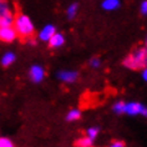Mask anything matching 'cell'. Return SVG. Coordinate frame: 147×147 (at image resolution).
Returning a JSON list of instances; mask_svg holds the SVG:
<instances>
[{
	"mask_svg": "<svg viewBox=\"0 0 147 147\" xmlns=\"http://www.w3.org/2000/svg\"><path fill=\"white\" fill-rule=\"evenodd\" d=\"M29 44H30V45H32V46H35V45H36V40L32 39V38H30V39H29Z\"/></svg>",
	"mask_w": 147,
	"mask_h": 147,
	"instance_id": "603a6c76",
	"label": "cell"
},
{
	"mask_svg": "<svg viewBox=\"0 0 147 147\" xmlns=\"http://www.w3.org/2000/svg\"><path fill=\"white\" fill-rule=\"evenodd\" d=\"M141 116H143L145 119H147V106L146 105L143 106V109H142V111H141Z\"/></svg>",
	"mask_w": 147,
	"mask_h": 147,
	"instance_id": "7402d4cb",
	"label": "cell"
},
{
	"mask_svg": "<svg viewBox=\"0 0 147 147\" xmlns=\"http://www.w3.org/2000/svg\"><path fill=\"white\" fill-rule=\"evenodd\" d=\"M98 134H100V127L98 126H91L86 130V137H89L91 141H95Z\"/></svg>",
	"mask_w": 147,
	"mask_h": 147,
	"instance_id": "9a60e30c",
	"label": "cell"
},
{
	"mask_svg": "<svg viewBox=\"0 0 147 147\" xmlns=\"http://www.w3.org/2000/svg\"><path fill=\"white\" fill-rule=\"evenodd\" d=\"M145 47L147 49V38H146V40H145Z\"/></svg>",
	"mask_w": 147,
	"mask_h": 147,
	"instance_id": "cb8c5ba5",
	"label": "cell"
},
{
	"mask_svg": "<svg viewBox=\"0 0 147 147\" xmlns=\"http://www.w3.org/2000/svg\"><path fill=\"white\" fill-rule=\"evenodd\" d=\"M107 147H126V143L121 140H116V141H112Z\"/></svg>",
	"mask_w": 147,
	"mask_h": 147,
	"instance_id": "d6986e66",
	"label": "cell"
},
{
	"mask_svg": "<svg viewBox=\"0 0 147 147\" xmlns=\"http://www.w3.org/2000/svg\"><path fill=\"white\" fill-rule=\"evenodd\" d=\"M121 1L120 0H104L101 3V8L105 11H115V10L120 9Z\"/></svg>",
	"mask_w": 147,
	"mask_h": 147,
	"instance_id": "9c48e42d",
	"label": "cell"
},
{
	"mask_svg": "<svg viewBox=\"0 0 147 147\" xmlns=\"http://www.w3.org/2000/svg\"><path fill=\"white\" fill-rule=\"evenodd\" d=\"M80 119H81V110L79 109H71L66 113V121H69V122H75Z\"/></svg>",
	"mask_w": 147,
	"mask_h": 147,
	"instance_id": "8fae6325",
	"label": "cell"
},
{
	"mask_svg": "<svg viewBox=\"0 0 147 147\" xmlns=\"http://www.w3.org/2000/svg\"><path fill=\"white\" fill-rule=\"evenodd\" d=\"M141 78L145 82H147V67H145L143 70H141Z\"/></svg>",
	"mask_w": 147,
	"mask_h": 147,
	"instance_id": "44dd1931",
	"label": "cell"
},
{
	"mask_svg": "<svg viewBox=\"0 0 147 147\" xmlns=\"http://www.w3.org/2000/svg\"><path fill=\"white\" fill-rule=\"evenodd\" d=\"M13 28L15 29L18 36H21V38L30 39L35 31L34 23H32L30 18L28 15H25V14H19V15L15 16Z\"/></svg>",
	"mask_w": 147,
	"mask_h": 147,
	"instance_id": "7a4b0ae2",
	"label": "cell"
},
{
	"mask_svg": "<svg viewBox=\"0 0 147 147\" xmlns=\"http://www.w3.org/2000/svg\"><path fill=\"white\" fill-rule=\"evenodd\" d=\"M140 11L142 15H147V0H143L140 5Z\"/></svg>",
	"mask_w": 147,
	"mask_h": 147,
	"instance_id": "ffe728a7",
	"label": "cell"
},
{
	"mask_svg": "<svg viewBox=\"0 0 147 147\" xmlns=\"http://www.w3.org/2000/svg\"><path fill=\"white\" fill-rule=\"evenodd\" d=\"M56 76L61 82L67 84V85L75 84L79 80V72L76 70H60L57 71Z\"/></svg>",
	"mask_w": 147,
	"mask_h": 147,
	"instance_id": "3957f363",
	"label": "cell"
},
{
	"mask_svg": "<svg viewBox=\"0 0 147 147\" xmlns=\"http://www.w3.org/2000/svg\"><path fill=\"white\" fill-rule=\"evenodd\" d=\"M15 60H16V55L14 53H11V51H8V53H5L1 56V60H0V62H1L3 66L8 67V66L13 65L14 62H15Z\"/></svg>",
	"mask_w": 147,
	"mask_h": 147,
	"instance_id": "30bf717a",
	"label": "cell"
},
{
	"mask_svg": "<svg viewBox=\"0 0 147 147\" xmlns=\"http://www.w3.org/2000/svg\"><path fill=\"white\" fill-rule=\"evenodd\" d=\"M55 34H56V28H55L54 25L49 24V25H45V26L39 31L38 38H39V40H41L44 42H49V40L53 38Z\"/></svg>",
	"mask_w": 147,
	"mask_h": 147,
	"instance_id": "8992f818",
	"label": "cell"
},
{
	"mask_svg": "<svg viewBox=\"0 0 147 147\" xmlns=\"http://www.w3.org/2000/svg\"><path fill=\"white\" fill-rule=\"evenodd\" d=\"M11 13H13V10L10 9V6H9L8 3L0 1V20H1L3 16L9 15V14H11Z\"/></svg>",
	"mask_w": 147,
	"mask_h": 147,
	"instance_id": "2e32d148",
	"label": "cell"
},
{
	"mask_svg": "<svg viewBox=\"0 0 147 147\" xmlns=\"http://www.w3.org/2000/svg\"><path fill=\"white\" fill-rule=\"evenodd\" d=\"M78 11H79V4L78 3H72L67 6L66 9V16H67L69 20H72L75 19V16L78 15Z\"/></svg>",
	"mask_w": 147,
	"mask_h": 147,
	"instance_id": "7c38bea8",
	"label": "cell"
},
{
	"mask_svg": "<svg viewBox=\"0 0 147 147\" xmlns=\"http://www.w3.org/2000/svg\"><path fill=\"white\" fill-rule=\"evenodd\" d=\"M89 65H90L92 69H98V67L101 66V59L98 57V56L91 57L90 60H89Z\"/></svg>",
	"mask_w": 147,
	"mask_h": 147,
	"instance_id": "e0dca14e",
	"label": "cell"
},
{
	"mask_svg": "<svg viewBox=\"0 0 147 147\" xmlns=\"http://www.w3.org/2000/svg\"><path fill=\"white\" fill-rule=\"evenodd\" d=\"M28 75H29V79H30L32 82L40 84L44 79H45L46 71H45V69H44L41 65H32L31 67L29 69Z\"/></svg>",
	"mask_w": 147,
	"mask_h": 147,
	"instance_id": "277c9868",
	"label": "cell"
},
{
	"mask_svg": "<svg viewBox=\"0 0 147 147\" xmlns=\"http://www.w3.org/2000/svg\"><path fill=\"white\" fill-rule=\"evenodd\" d=\"M0 147H15V145L8 137H0Z\"/></svg>",
	"mask_w": 147,
	"mask_h": 147,
	"instance_id": "ac0fdd59",
	"label": "cell"
},
{
	"mask_svg": "<svg viewBox=\"0 0 147 147\" xmlns=\"http://www.w3.org/2000/svg\"><path fill=\"white\" fill-rule=\"evenodd\" d=\"M14 19H15V16H14L13 13L3 16L1 20H0V28H11L14 25Z\"/></svg>",
	"mask_w": 147,
	"mask_h": 147,
	"instance_id": "4fadbf2b",
	"label": "cell"
},
{
	"mask_svg": "<svg viewBox=\"0 0 147 147\" xmlns=\"http://www.w3.org/2000/svg\"><path fill=\"white\" fill-rule=\"evenodd\" d=\"M18 34L15 29L11 28H0V40L4 42H13L16 40Z\"/></svg>",
	"mask_w": 147,
	"mask_h": 147,
	"instance_id": "52a82bcc",
	"label": "cell"
},
{
	"mask_svg": "<svg viewBox=\"0 0 147 147\" xmlns=\"http://www.w3.org/2000/svg\"><path fill=\"white\" fill-rule=\"evenodd\" d=\"M74 145H75V147H92L94 141H91V140L89 137H86V136H82V137L76 140Z\"/></svg>",
	"mask_w": 147,
	"mask_h": 147,
	"instance_id": "5bb4252c",
	"label": "cell"
},
{
	"mask_svg": "<svg viewBox=\"0 0 147 147\" xmlns=\"http://www.w3.org/2000/svg\"><path fill=\"white\" fill-rule=\"evenodd\" d=\"M122 65L128 70H143L147 67V49L145 46H140L128 54L122 60Z\"/></svg>",
	"mask_w": 147,
	"mask_h": 147,
	"instance_id": "6da1fadb",
	"label": "cell"
},
{
	"mask_svg": "<svg viewBox=\"0 0 147 147\" xmlns=\"http://www.w3.org/2000/svg\"><path fill=\"white\" fill-rule=\"evenodd\" d=\"M65 45V36L61 32H56L53 38L49 40V46L51 49H59Z\"/></svg>",
	"mask_w": 147,
	"mask_h": 147,
	"instance_id": "ba28073f",
	"label": "cell"
},
{
	"mask_svg": "<svg viewBox=\"0 0 147 147\" xmlns=\"http://www.w3.org/2000/svg\"><path fill=\"white\" fill-rule=\"evenodd\" d=\"M143 104L137 101H130V102H125L123 105V115L128 116H138L141 115V111L143 109Z\"/></svg>",
	"mask_w": 147,
	"mask_h": 147,
	"instance_id": "5b68a950",
	"label": "cell"
}]
</instances>
